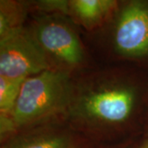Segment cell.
Here are the masks:
<instances>
[{
  "label": "cell",
  "instance_id": "obj_1",
  "mask_svg": "<svg viewBox=\"0 0 148 148\" xmlns=\"http://www.w3.org/2000/svg\"><path fill=\"white\" fill-rule=\"evenodd\" d=\"M139 92L134 85L116 82L91 84L71 97L69 109L74 119L90 126L121 125L136 110Z\"/></svg>",
  "mask_w": 148,
  "mask_h": 148
},
{
  "label": "cell",
  "instance_id": "obj_2",
  "mask_svg": "<svg viewBox=\"0 0 148 148\" xmlns=\"http://www.w3.org/2000/svg\"><path fill=\"white\" fill-rule=\"evenodd\" d=\"M72 93L68 76L46 70L27 77L12 114L15 127L36 124L69 107Z\"/></svg>",
  "mask_w": 148,
  "mask_h": 148
},
{
  "label": "cell",
  "instance_id": "obj_3",
  "mask_svg": "<svg viewBox=\"0 0 148 148\" xmlns=\"http://www.w3.org/2000/svg\"><path fill=\"white\" fill-rule=\"evenodd\" d=\"M49 70L46 53L23 27L1 36L0 76L8 78L27 77Z\"/></svg>",
  "mask_w": 148,
  "mask_h": 148
},
{
  "label": "cell",
  "instance_id": "obj_4",
  "mask_svg": "<svg viewBox=\"0 0 148 148\" xmlns=\"http://www.w3.org/2000/svg\"><path fill=\"white\" fill-rule=\"evenodd\" d=\"M114 43L121 55L148 58V2L132 1L123 8L117 21Z\"/></svg>",
  "mask_w": 148,
  "mask_h": 148
},
{
  "label": "cell",
  "instance_id": "obj_5",
  "mask_svg": "<svg viewBox=\"0 0 148 148\" xmlns=\"http://www.w3.org/2000/svg\"><path fill=\"white\" fill-rule=\"evenodd\" d=\"M36 39L45 53L69 66L80 64L83 50L73 30L63 21L49 19L38 26Z\"/></svg>",
  "mask_w": 148,
  "mask_h": 148
},
{
  "label": "cell",
  "instance_id": "obj_6",
  "mask_svg": "<svg viewBox=\"0 0 148 148\" xmlns=\"http://www.w3.org/2000/svg\"><path fill=\"white\" fill-rule=\"evenodd\" d=\"M72 15L86 27H91L101 22L115 6L111 0H73L69 2Z\"/></svg>",
  "mask_w": 148,
  "mask_h": 148
},
{
  "label": "cell",
  "instance_id": "obj_7",
  "mask_svg": "<svg viewBox=\"0 0 148 148\" xmlns=\"http://www.w3.org/2000/svg\"><path fill=\"white\" fill-rule=\"evenodd\" d=\"M68 137L54 132L27 135L16 138L2 148H70Z\"/></svg>",
  "mask_w": 148,
  "mask_h": 148
},
{
  "label": "cell",
  "instance_id": "obj_8",
  "mask_svg": "<svg viewBox=\"0 0 148 148\" xmlns=\"http://www.w3.org/2000/svg\"><path fill=\"white\" fill-rule=\"evenodd\" d=\"M25 80L21 78H8L0 76L1 114L12 116L21 91V86Z\"/></svg>",
  "mask_w": 148,
  "mask_h": 148
},
{
  "label": "cell",
  "instance_id": "obj_9",
  "mask_svg": "<svg viewBox=\"0 0 148 148\" xmlns=\"http://www.w3.org/2000/svg\"><path fill=\"white\" fill-rule=\"evenodd\" d=\"M22 19V10L12 3L2 2L0 12V36L5 35L16 28L21 27L20 21Z\"/></svg>",
  "mask_w": 148,
  "mask_h": 148
},
{
  "label": "cell",
  "instance_id": "obj_10",
  "mask_svg": "<svg viewBox=\"0 0 148 148\" xmlns=\"http://www.w3.org/2000/svg\"><path fill=\"white\" fill-rule=\"evenodd\" d=\"M138 148H148V139H147L146 141H144Z\"/></svg>",
  "mask_w": 148,
  "mask_h": 148
},
{
  "label": "cell",
  "instance_id": "obj_11",
  "mask_svg": "<svg viewBox=\"0 0 148 148\" xmlns=\"http://www.w3.org/2000/svg\"><path fill=\"white\" fill-rule=\"evenodd\" d=\"M147 135L148 136V123H147Z\"/></svg>",
  "mask_w": 148,
  "mask_h": 148
},
{
  "label": "cell",
  "instance_id": "obj_12",
  "mask_svg": "<svg viewBox=\"0 0 148 148\" xmlns=\"http://www.w3.org/2000/svg\"><path fill=\"white\" fill-rule=\"evenodd\" d=\"M70 148H73V147H70Z\"/></svg>",
  "mask_w": 148,
  "mask_h": 148
}]
</instances>
